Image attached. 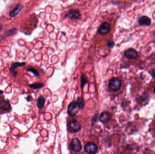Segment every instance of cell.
I'll return each mask as SVG.
<instances>
[{
    "label": "cell",
    "mask_w": 155,
    "mask_h": 154,
    "mask_svg": "<svg viewBox=\"0 0 155 154\" xmlns=\"http://www.w3.org/2000/svg\"><path fill=\"white\" fill-rule=\"evenodd\" d=\"M81 126L78 122L76 120L69 121L67 124L68 130L70 133H75L79 132L81 129Z\"/></svg>",
    "instance_id": "cell-1"
},
{
    "label": "cell",
    "mask_w": 155,
    "mask_h": 154,
    "mask_svg": "<svg viewBox=\"0 0 155 154\" xmlns=\"http://www.w3.org/2000/svg\"><path fill=\"white\" fill-rule=\"evenodd\" d=\"M121 86H122L121 81L116 78H112L110 80L108 84L109 88L111 91L115 92L119 90L120 88H121Z\"/></svg>",
    "instance_id": "cell-2"
},
{
    "label": "cell",
    "mask_w": 155,
    "mask_h": 154,
    "mask_svg": "<svg viewBox=\"0 0 155 154\" xmlns=\"http://www.w3.org/2000/svg\"><path fill=\"white\" fill-rule=\"evenodd\" d=\"M80 109L76 102H72L68 108V113L69 116L74 117L77 114Z\"/></svg>",
    "instance_id": "cell-3"
},
{
    "label": "cell",
    "mask_w": 155,
    "mask_h": 154,
    "mask_svg": "<svg viewBox=\"0 0 155 154\" xmlns=\"http://www.w3.org/2000/svg\"><path fill=\"white\" fill-rule=\"evenodd\" d=\"M97 145L93 142H89L84 146V151L88 154H95L97 151Z\"/></svg>",
    "instance_id": "cell-4"
},
{
    "label": "cell",
    "mask_w": 155,
    "mask_h": 154,
    "mask_svg": "<svg viewBox=\"0 0 155 154\" xmlns=\"http://www.w3.org/2000/svg\"><path fill=\"white\" fill-rule=\"evenodd\" d=\"M70 147L72 150L75 152H79L82 149L80 141L77 138H75L72 140L70 144Z\"/></svg>",
    "instance_id": "cell-5"
},
{
    "label": "cell",
    "mask_w": 155,
    "mask_h": 154,
    "mask_svg": "<svg viewBox=\"0 0 155 154\" xmlns=\"http://www.w3.org/2000/svg\"><path fill=\"white\" fill-rule=\"evenodd\" d=\"M124 55L127 59L134 60L137 58V52L133 48H129L125 51Z\"/></svg>",
    "instance_id": "cell-6"
},
{
    "label": "cell",
    "mask_w": 155,
    "mask_h": 154,
    "mask_svg": "<svg viewBox=\"0 0 155 154\" xmlns=\"http://www.w3.org/2000/svg\"><path fill=\"white\" fill-rule=\"evenodd\" d=\"M110 30V25L107 22H104L101 25L98 29V32L100 34L105 35L108 33Z\"/></svg>",
    "instance_id": "cell-7"
},
{
    "label": "cell",
    "mask_w": 155,
    "mask_h": 154,
    "mask_svg": "<svg viewBox=\"0 0 155 154\" xmlns=\"http://www.w3.org/2000/svg\"><path fill=\"white\" fill-rule=\"evenodd\" d=\"M67 16L69 17L70 19H79L81 17L80 12L78 10L72 9L69 11L68 14L67 15Z\"/></svg>",
    "instance_id": "cell-8"
},
{
    "label": "cell",
    "mask_w": 155,
    "mask_h": 154,
    "mask_svg": "<svg viewBox=\"0 0 155 154\" xmlns=\"http://www.w3.org/2000/svg\"><path fill=\"white\" fill-rule=\"evenodd\" d=\"M100 121L103 123H108L111 119L110 113L107 112H103L101 113L99 118Z\"/></svg>",
    "instance_id": "cell-9"
},
{
    "label": "cell",
    "mask_w": 155,
    "mask_h": 154,
    "mask_svg": "<svg viewBox=\"0 0 155 154\" xmlns=\"http://www.w3.org/2000/svg\"><path fill=\"white\" fill-rule=\"evenodd\" d=\"M11 106L9 102L3 100L0 103V109L6 112H10L11 110Z\"/></svg>",
    "instance_id": "cell-10"
},
{
    "label": "cell",
    "mask_w": 155,
    "mask_h": 154,
    "mask_svg": "<svg viewBox=\"0 0 155 154\" xmlns=\"http://www.w3.org/2000/svg\"><path fill=\"white\" fill-rule=\"evenodd\" d=\"M138 23L141 26H149L151 23V20L148 17L142 16L139 19Z\"/></svg>",
    "instance_id": "cell-11"
},
{
    "label": "cell",
    "mask_w": 155,
    "mask_h": 154,
    "mask_svg": "<svg viewBox=\"0 0 155 154\" xmlns=\"http://www.w3.org/2000/svg\"><path fill=\"white\" fill-rule=\"evenodd\" d=\"M45 103V99L44 96L40 95L37 99V105L39 109H41L44 107Z\"/></svg>",
    "instance_id": "cell-12"
},
{
    "label": "cell",
    "mask_w": 155,
    "mask_h": 154,
    "mask_svg": "<svg viewBox=\"0 0 155 154\" xmlns=\"http://www.w3.org/2000/svg\"><path fill=\"white\" fill-rule=\"evenodd\" d=\"M25 65V62H15L12 64L11 65L10 68V71L11 72H13L14 70L17 69L18 67H22Z\"/></svg>",
    "instance_id": "cell-13"
},
{
    "label": "cell",
    "mask_w": 155,
    "mask_h": 154,
    "mask_svg": "<svg viewBox=\"0 0 155 154\" xmlns=\"http://www.w3.org/2000/svg\"><path fill=\"white\" fill-rule=\"evenodd\" d=\"M22 6L21 5L17 6L16 8L10 12V16L11 17H14L16 16L19 13V11H20V10L22 9Z\"/></svg>",
    "instance_id": "cell-14"
},
{
    "label": "cell",
    "mask_w": 155,
    "mask_h": 154,
    "mask_svg": "<svg viewBox=\"0 0 155 154\" xmlns=\"http://www.w3.org/2000/svg\"><path fill=\"white\" fill-rule=\"evenodd\" d=\"M89 82L88 78L87 77L86 75L83 74L81 76V87L83 88V86L87 83Z\"/></svg>",
    "instance_id": "cell-15"
},
{
    "label": "cell",
    "mask_w": 155,
    "mask_h": 154,
    "mask_svg": "<svg viewBox=\"0 0 155 154\" xmlns=\"http://www.w3.org/2000/svg\"><path fill=\"white\" fill-rule=\"evenodd\" d=\"M44 84L41 83H34V84H31V85H29V86L31 88L34 89V90L40 89V88L44 87Z\"/></svg>",
    "instance_id": "cell-16"
},
{
    "label": "cell",
    "mask_w": 155,
    "mask_h": 154,
    "mask_svg": "<svg viewBox=\"0 0 155 154\" xmlns=\"http://www.w3.org/2000/svg\"><path fill=\"white\" fill-rule=\"evenodd\" d=\"M77 104L80 109L83 108L85 105V102L83 98L82 97H78V98Z\"/></svg>",
    "instance_id": "cell-17"
},
{
    "label": "cell",
    "mask_w": 155,
    "mask_h": 154,
    "mask_svg": "<svg viewBox=\"0 0 155 154\" xmlns=\"http://www.w3.org/2000/svg\"><path fill=\"white\" fill-rule=\"evenodd\" d=\"M28 72H31L33 73L35 75V76H39V73L38 72H37V71L36 70V69L34 68H30L29 69H28L27 70Z\"/></svg>",
    "instance_id": "cell-18"
},
{
    "label": "cell",
    "mask_w": 155,
    "mask_h": 154,
    "mask_svg": "<svg viewBox=\"0 0 155 154\" xmlns=\"http://www.w3.org/2000/svg\"><path fill=\"white\" fill-rule=\"evenodd\" d=\"M107 46L108 47L112 48V47H114V46L115 45V43L113 41H109L107 42Z\"/></svg>",
    "instance_id": "cell-19"
},
{
    "label": "cell",
    "mask_w": 155,
    "mask_h": 154,
    "mask_svg": "<svg viewBox=\"0 0 155 154\" xmlns=\"http://www.w3.org/2000/svg\"><path fill=\"white\" fill-rule=\"evenodd\" d=\"M12 75H13V76L14 77H16L17 75V72L13 71V72H12Z\"/></svg>",
    "instance_id": "cell-20"
},
{
    "label": "cell",
    "mask_w": 155,
    "mask_h": 154,
    "mask_svg": "<svg viewBox=\"0 0 155 154\" xmlns=\"http://www.w3.org/2000/svg\"><path fill=\"white\" fill-rule=\"evenodd\" d=\"M32 99V98H31V96H28V98H27V100H28V101L29 100H30L31 99Z\"/></svg>",
    "instance_id": "cell-21"
},
{
    "label": "cell",
    "mask_w": 155,
    "mask_h": 154,
    "mask_svg": "<svg viewBox=\"0 0 155 154\" xmlns=\"http://www.w3.org/2000/svg\"><path fill=\"white\" fill-rule=\"evenodd\" d=\"M3 94V91H2L0 90V95Z\"/></svg>",
    "instance_id": "cell-22"
},
{
    "label": "cell",
    "mask_w": 155,
    "mask_h": 154,
    "mask_svg": "<svg viewBox=\"0 0 155 154\" xmlns=\"http://www.w3.org/2000/svg\"><path fill=\"white\" fill-rule=\"evenodd\" d=\"M153 76L155 77V71H154L153 72Z\"/></svg>",
    "instance_id": "cell-23"
},
{
    "label": "cell",
    "mask_w": 155,
    "mask_h": 154,
    "mask_svg": "<svg viewBox=\"0 0 155 154\" xmlns=\"http://www.w3.org/2000/svg\"><path fill=\"white\" fill-rule=\"evenodd\" d=\"M154 93L155 94V88H154Z\"/></svg>",
    "instance_id": "cell-24"
}]
</instances>
